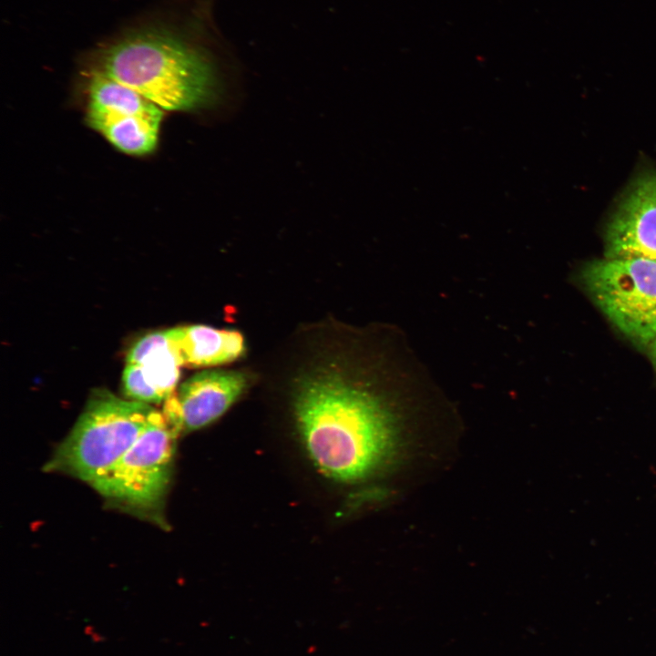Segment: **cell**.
<instances>
[{"label":"cell","instance_id":"obj_1","mask_svg":"<svg viewBox=\"0 0 656 656\" xmlns=\"http://www.w3.org/2000/svg\"><path fill=\"white\" fill-rule=\"evenodd\" d=\"M214 0H182L168 18L141 22L103 44L92 67L162 110L197 111L218 104L231 52L213 15Z\"/></svg>","mask_w":656,"mask_h":656},{"label":"cell","instance_id":"obj_2","mask_svg":"<svg viewBox=\"0 0 656 656\" xmlns=\"http://www.w3.org/2000/svg\"><path fill=\"white\" fill-rule=\"evenodd\" d=\"M335 363L303 376L294 412L310 458L335 480L362 479L393 446L391 415L371 384Z\"/></svg>","mask_w":656,"mask_h":656},{"label":"cell","instance_id":"obj_3","mask_svg":"<svg viewBox=\"0 0 656 656\" xmlns=\"http://www.w3.org/2000/svg\"><path fill=\"white\" fill-rule=\"evenodd\" d=\"M153 410L148 404L96 389L46 470L69 474L91 485L135 443Z\"/></svg>","mask_w":656,"mask_h":656},{"label":"cell","instance_id":"obj_4","mask_svg":"<svg viewBox=\"0 0 656 656\" xmlns=\"http://www.w3.org/2000/svg\"><path fill=\"white\" fill-rule=\"evenodd\" d=\"M580 280L608 320L647 350L656 337V261L597 259L585 264Z\"/></svg>","mask_w":656,"mask_h":656},{"label":"cell","instance_id":"obj_5","mask_svg":"<svg viewBox=\"0 0 656 656\" xmlns=\"http://www.w3.org/2000/svg\"><path fill=\"white\" fill-rule=\"evenodd\" d=\"M175 437L162 412L154 409L135 443L91 487L125 510L159 511L168 491Z\"/></svg>","mask_w":656,"mask_h":656},{"label":"cell","instance_id":"obj_6","mask_svg":"<svg viewBox=\"0 0 656 656\" xmlns=\"http://www.w3.org/2000/svg\"><path fill=\"white\" fill-rule=\"evenodd\" d=\"M163 110L134 89L91 67L87 118L119 151L135 156L157 147Z\"/></svg>","mask_w":656,"mask_h":656},{"label":"cell","instance_id":"obj_7","mask_svg":"<svg viewBox=\"0 0 656 656\" xmlns=\"http://www.w3.org/2000/svg\"><path fill=\"white\" fill-rule=\"evenodd\" d=\"M247 383V375L239 371H202L184 381L164 401L162 414L176 436L200 429L221 416Z\"/></svg>","mask_w":656,"mask_h":656},{"label":"cell","instance_id":"obj_8","mask_svg":"<svg viewBox=\"0 0 656 656\" xmlns=\"http://www.w3.org/2000/svg\"><path fill=\"white\" fill-rule=\"evenodd\" d=\"M604 258L656 261V173L639 176L607 223Z\"/></svg>","mask_w":656,"mask_h":656},{"label":"cell","instance_id":"obj_9","mask_svg":"<svg viewBox=\"0 0 656 656\" xmlns=\"http://www.w3.org/2000/svg\"><path fill=\"white\" fill-rule=\"evenodd\" d=\"M182 366L207 367L232 362L244 352V340L234 330L188 325L169 330Z\"/></svg>","mask_w":656,"mask_h":656},{"label":"cell","instance_id":"obj_10","mask_svg":"<svg viewBox=\"0 0 656 656\" xmlns=\"http://www.w3.org/2000/svg\"><path fill=\"white\" fill-rule=\"evenodd\" d=\"M126 363L139 366L145 382L161 402L176 391L182 365L169 330L139 338L128 352Z\"/></svg>","mask_w":656,"mask_h":656},{"label":"cell","instance_id":"obj_11","mask_svg":"<svg viewBox=\"0 0 656 656\" xmlns=\"http://www.w3.org/2000/svg\"><path fill=\"white\" fill-rule=\"evenodd\" d=\"M122 382L124 393L130 400L148 405L161 402L158 395L145 382L139 366L127 364Z\"/></svg>","mask_w":656,"mask_h":656},{"label":"cell","instance_id":"obj_12","mask_svg":"<svg viewBox=\"0 0 656 656\" xmlns=\"http://www.w3.org/2000/svg\"><path fill=\"white\" fill-rule=\"evenodd\" d=\"M647 350H648L649 358H650L652 365L656 369V337L653 339V341L649 345Z\"/></svg>","mask_w":656,"mask_h":656}]
</instances>
